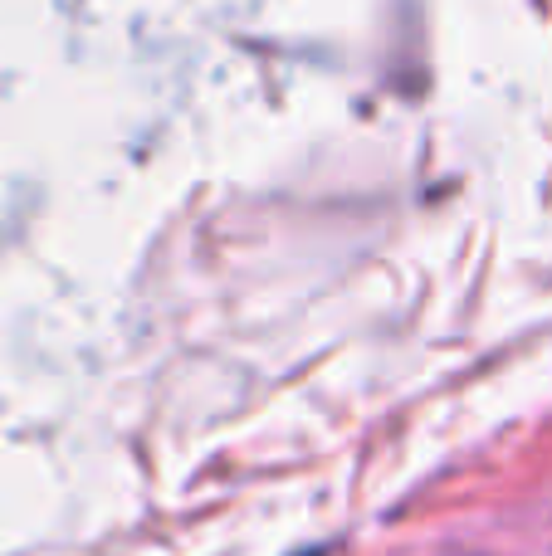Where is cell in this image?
I'll use <instances>...</instances> for the list:
<instances>
[{"label":"cell","mask_w":552,"mask_h":556,"mask_svg":"<svg viewBox=\"0 0 552 556\" xmlns=\"http://www.w3.org/2000/svg\"><path fill=\"white\" fill-rule=\"evenodd\" d=\"M303 556H313V552H303Z\"/></svg>","instance_id":"6da1fadb"}]
</instances>
